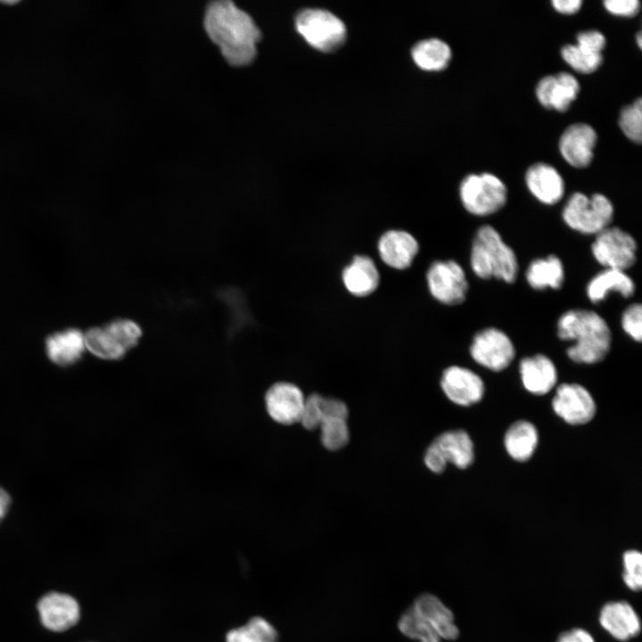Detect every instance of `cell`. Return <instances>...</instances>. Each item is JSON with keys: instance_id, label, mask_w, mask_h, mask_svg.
<instances>
[{"instance_id": "6da1fadb", "label": "cell", "mask_w": 642, "mask_h": 642, "mask_svg": "<svg viewBox=\"0 0 642 642\" xmlns=\"http://www.w3.org/2000/svg\"><path fill=\"white\" fill-rule=\"evenodd\" d=\"M204 28L230 64L243 66L255 58L260 31L251 17L233 2H211L206 9Z\"/></svg>"}, {"instance_id": "7a4b0ae2", "label": "cell", "mask_w": 642, "mask_h": 642, "mask_svg": "<svg viewBox=\"0 0 642 642\" xmlns=\"http://www.w3.org/2000/svg\"><path fill=\"white\" fill-rule=\"evenodd\" d=\"M557 335L563 341H574L566 353L576 363L600 362L611 348L609 325L599 314L589 309H573L563 313L557 322Z\"/></svg>"}, {"instance_id": "3957f363", "label": "cell", "mask_w": 642, "mask_h": 642, "mask_svg": "<svg viewBox=\"0 0 642 642\" xmlns=\"http://www.w3.org/2000/svg\"><path fill=\"white\" fill-rule=\"evenodd\" d=\"M471 267L482 279L496 278L514 283L518 273L516 255L491 226L484 225L477 230L471 250Z\"/></svg>"}, {"instance_id": "277c9868", "label": "cell", "mask_w": 642, "mask_h": 642, "mask_svg": "<svg viewBox=\"0 0 642 642\" xmlns=\"http://www.w3.org/2000/svg\"><path fill=\"white\" fill-rule=\"evenodd\" d=\"M562 217L570 228L584 235H597L609 226L613 206L604 194L588 197L576 192L566 202Z\"/></svg>"}, {"instance_id": "5b68a950", "label": "cell", "mask_w": 642, "mask_h": 642, "mask_svg": "<svg viewBox=\"0 0 642 642\" xmlns=\"http://www.w3.org/2000/svg\"><path fill=\"white\" fill-rule=\"evenodd\" d=\"M459 195L469 213L488 216L504 207L507 191L500 178L493 174H471L461 182Z\"/></svg>"}, {"instance_id": "8992f818", "label": "cell", "mask_w": 642, "mask_h": 642, "mask_svg": "<svg viewBox=\"0 0 642 642\" xmlns=\"http://www.w3.org/2000/svg\"><path fill=\"white\" fill-rule=\"evenodd\" d=\"M295 27L312 47L322 52L339 48L344 43L347 34L342 21L323 9L301 11L296 16Z\"/></svg>"}, {"instance_id": "52a82bcc", "label": "cell", "mask_w": 642, "mask_h": 642, "mask_svg": "<svg viewBox=\"0 0 642 642\" xmlns=\"http://www.w3.org/2000/svg\"><path fill=\"white\" fill-rule=\"evenodd\" d=\"M591 251L605 268L625 271L636 262L637 243L620 227L608 226L596 235Z\"/></svg>"}, {"instance_id": "ba28073f", "label": "cell", "mask_w": 642, "mask_h": 642, "mask_svg": "<svg viewBox=\"0 0 642 642\" xmlns=\"http://www.w3.org/2000/svg\"><path fill=\"white\" fill-rule=\"evenodd\" d=\"M470 354L479 365L499 372L511 364L515 350L506 333L496 327H488L474 335Z\"/></svg>"}, {"instance_id": "9c48e42d", "label": "cell", "mask_w": 642, "mask_h": 642, "mask_svg": "<svg viewBox=\"0 0 642 642\" xmlns=\"http://www.w3.org/2000/svg\"><path fill=\"white\" fill-rule=\"evenodd\" d=\"M432 295L441 303L457 305L465 300L468 283L462 267L454 260L435 261L427 272Z\"/></svg>"}, {"instance_id": "30bf717a", "label": "cell", "mask_w": 642, "mask_h": 642, "mask_svg": "<svg viewBox=\"0 0 642 642\" xmlns=\"http://www.w3.org/2000/svg\"><path fill=\"white\" fill-rule=\"evenodd\" d=\"M555 413L570 424H584L596 414L593 397L578 383H562L552 400Z\"/></svg>"}, {"instance_id": "8fae6325", "label": "cell", "mask_w": 642, "mask_h": 642, "mask_svg": "<svg viewBox=\"0 0 642 642\" xmlns=\"http://www.w3.org/2000/svg\"><path fill=\"white\" fill-rule=\"evenodd\" d=\"M305 398L300 389L287 382L274 383L265 394L268 416L284 425L300 423Z\"/></svg>"}, {"instance_id": "7c38bea8", "label": "cell", "mask_w": 642, "mask_h": 642, "mask_svg": "<svg viewBox=\"0 0 642 642\" xmlns=\"http://www.w3.org/2000/svg\"><path fill=\"white\" fill-rule=\"evenodd\" d=\"M440 386L449 400L460 406L480 401L484 394V383L472 370L452 366L443 371Z\"/></svg>"}, {"instance_id": "4fadbf2b", "label": "cell", "mask_w": 642, "mask_h": 642, "mask_svg": "<svg viewBox=\"0 0 642 642\" xmlns=\"http://www.w3.org/2000/svg\"><path fill=\"white\" fill-rule=\"evenodd\" d=\"M42 624L53 631H64L79 620V605L75 598L67 594L50 592L37 603Z\"/></svg>"}, {"instance_id": "5bb4252c", "label": "cell", "mask_w": 642, "mask_h": 642, "mask_svg": "<svg viewBox=\"0 0 642 642\" xmlns=\"http://www.w3.org/2000/svg\"><path fill=\"white\" fill-rule=\"evenodd\" d=\"M597 133L586 123L569 126L559 140V150L564 160L576 168L587 167L592 160Z\"/></svg>"}, {"instance_id": "9a60e30c", "label": "cell", "mask_w": 642, "mask_h": 642, "mask_svg": "<svg viewBox=\"0 0 642 642\" xmlns=\"http://www.w3.org/2000/svg\"><path fill=\"white\" fill-rule=\"evenodd\" d=\"M599 623L613 638L628 641L641 630L640 619L630 604L626 601H611L603 605Z\"/></svg>"}, {"instance_id": "2e32d148", "label": "cell", "mask_w": 642, "mask_h": 642, "mask_svg": "<svg viewBox=\"0 0 642 642\" xmlns=\"http://www.w3.org/2000/svg\"><path fill=\"white\" fill-rule=\"evenodd\" d=\"M580 90L577 79L568 72L542 78L537 85L536 95L539 103L548 109L566 111Z\"/></svg>"}, {"instance_id": "e0dca14e", "label": "cell", "mask_w": 642, "mask_h": 642, "mask_svg": "<svg viewBox=\"0 0 642 642\" xmlns=\"http://www.w3.org/2000/svg\"><path fill=\"white\" fill-rule=\"evenodd\" d=\"M415 237L406 231L390 230L383 234L378 243L382 260L396 269L408 268L418 251Z\"/></svg>"}, {"instance_id": "ac0fdd59", "label": "cell", "mask_w": 642, "mask_h": 642, "mask_svg": "<svg viewBox=\"0 0 642 642\" xmlns=\"http://www.w3.org/2000/svg\"><path fill=\"white\" fill-rule=\"evenodd\" d=\"M414 610L423 617L440 638L455 640L459 630L455 623L452 611L436 596L429 593L420 595L414 602Z\"/></svg>"}, {"instance_id": "d6986e66", "label": "cell", "mask_w": 642, "mask_h": 642, "mask_svg": "<svg viewBox=\"0 0 642 642\" xmlns=\"http://www.w3.org/2000/svg\"><path fill=\"white\" fill-rule=\"evenodd\" d=\"M530 192L542 203L552 205L558 202L564 192V183L558 171L545 163L531 166L525 175Z\"/></svg>"}, {"instance_id": "ffe728a7", "label": "cell", "mask_w": 642, "mask_h": 642, "mask_svg": "<svg viewBox=\"0 0 642 642\" xmlns=\"http://www.w3.org/2000/svg\"><path fill=\"white\" fill-rule=\"evenodd\" d=\"M520 374L525 389L536 395L547 393L557 381L555 364L542 354L523 358L520 362Z\"/></svg>"}, {"instance_id": "44dd1931", "label": "cell", "mask_w": 642, "mask_h": 642, "mask_svg": "<svg viewBox=\"0 0 642 642\" xmlns=\"http://www.w3.org/2000/svg\"><path fill=\"white\" fill-rule=\"evenodd\" d=\"M86 349L84 333L69 328L51 334L45 340V351L49 359L61 366L75 364Z\"/></svg>"}, {"instance_id": "7402d4cb", "label": "cell", "mask_w": 642, "mask_h": 642, "mask_svg": "<svg viewBox=\"0 0 642 642\" xmlns=\"http://www.w3.org/2000/svg\"><path fill=\"white\" fill-rule=\"evenodd\" d=\"M432 444L446 464L451 463L460 469H465L473 461V441L468 433L463 430L443 432Z\"/></svg>"}, {"instance_id": "603a6c76", "label": "cell", "mask_w": 642, "mask_h": 642, "mask_svg": "<svg viewBox=\"0 0 642 642\" xmlns=\"http://www.w3.org/2000/svg\"><path fill=\"white\" fill-rule=\"evenodd\" d=\"M347 290L355 296L363 297L372 293L379 284V272L368 256H355L342 272Z\"/></svg>"}, {"instance_id": "cb8c5ba5", "label": "cell", "mask_w": 642, "mask_h": 642, "mask_svg": "<svg viewBox=\"0 0 642 642\" xmlns=\"http://www.w3.org/2000/svg\"><path fill=\"white\" fill-rule=\"evenodd\" d=\"M610 292H615L624 298H630L635 292V284L625 271L605 268L588 282L586 292L592 303H599Z\"/></svg>"}, {"instance_id": "d4e9b609", "label": "cell", "mask_w": 642, "mask_h": 642, "mask_svg": "<svg viewBox=\"0 0 642 642\" xmlns=\"http://www.w3.org/2000/svg\"><path fill=\"white\" fill-rule=\"evenodd\" d=\"M539 440L536 427L530 422L519 420L506 431L504 444L509 456L524 462L533 455Z\"/></svg>"}, {"instance_id": "484cf974", "label": "cell", "mask_w": 642, "mask_h": 642, "mask_svg": "<svg viewBox=\"0 0 642 642\" xmlns=\"http://www.w3.org/2000/svg\"><path fill=\"white\" fill-rule=\"evenodd\" d=\"M526 280L534 290L562 287L564 280V269L561 259L556 255L532 260L525 274Z\"/></svg>"}, {"instance_id": "4316f807", "label": "cell", "mask_w": 642, "mask_h": 642, "mask_svg": "<svg viewBox=\"0 0 642 642\" xmlns=\"http://www.w3.org/2000/svg\"><path fill=\"white\" fill-rule=\"evenodd\" d=\"M416 64L424 70H441L451 58L449 46L440 39L430 38L418 42L412 49Z\"/></svg>"}, {"instance_id": "83f0119b", "label": "cell", "mask_w": 642, "mask_h": 642, "mask_svg": "<svg viewBox=\"0 0 642 642\" xmlns=\"http://www.w3.org/2000/svg\"><path fill=\"white\" fill-rule=\"evenodd\" d=\"M84 336L86 349L99 358L117 360L128 352L105 326L90 328Z\"/></svg>"}, {"instance_id": "f1b7e54d", "label": "cell", "mask_w": 642, "mask_h": 642, "mask_svg": "<svg viewBox=\"0 0 642 642\" xmlns=\"http://www.w3.org/2000/svg\"><path fill=\"white\" fill-rule=\"evenodd\" d=\"M226 641L278 642V633L264 618L253 617L245 625L228 631Z\"/></svg>"}, {"instance_id": "f546056e", "label": "cell", "mask_w": 642, "mask_h": 642, "mask_svg": "<svg viewBox=\"0 0 642 642\" xmlns=\"http://www.w3.org/2000/svg\"><path fill=\"white\" fill-rule=\"evenodd\" d=\"M399 631L420 642H440V638L431 625L413 607L407 610L398 622Z\"/></svg>"}, {"instance_id": "4dcf8cb0", "label": "cell", "mask_w": 642, "mask_h": 642, "mask_svg": "<svg viewBox=\"0 0 642 642\" xmlns=\"http://www.w3.org/2000/svg\"><path fill=\"white\" fill-rule=\"evenodd\" d=\"M319 429L321 442L329 450L341 449L350 440V431L345 418H325L322 421Z\"/></svg>"}, {"instance_id": "1f68e13d", "label": "cell", "mask_w": 642, "mask_h": 642, "mask_svg": "<svg viewBox=\"0 0 642 642\" xmlns=\"http://www.w3.org/2000/svg\"><path fill=\"white\" fill-rule=\"evenodd\" d=\"M563 59L581 73L595 71L602 62V54L581 48L577 45H565L561 50Z\"/></svg>"}, {"instance_id": "d6a6232c", "label": "cell", "mask_w": 642, "mask_h": 642, "mask_svg": "<svg viewBox=\"0 0 642 642\" xmlns=\"http://www.w3.org/2000/svg\"><path fill=\"white\" fill-rule=\"evenodd\" d=\"M620 127L630 140L640 143L642 139V100L638 98L632 104L625 106L620 114Z\"/></svg>"}, {"instance_id": "836d02e7", "label": "cell", "mask_w": 642, "mask_h": 642, "mask_svg": "<svg viewBox=\"0 0 642 642\" xmlns=\"http://www.w3.org/2000/svg\"><path fill=\"white\" fill-rule=\"evenodd\" d=\"M623 572L622 580L632 591H640L642 588V555L636 549L624 552L622 556Z\"/></svg>"}, {"instance_id": "e575fe53", "label": "cell", "mask_w": 642, "mask_h": 642, "mask_svg": "<svg viewBox=\"0 0 642 642\" xmlns=\"http://www.w3.org/2000/svg\"><path fill=\"white\" fill-rule=\"evenodd\" d=\"M105 327L115 335L128 351L136 345L142 336L140 325L129 319H115Z\"/></svg>"}, {"instance_id": "d590c367", "label": "cell", "mask_w": 642, "mask_h": 642, "mask_svg": "<svg viewBox=\"0 0 642 642\" xmlns=\"http://www.w3.org/2000/svg\"><path fill=\"white\" fill-rule=\"evenodd\" d=\"M621 327L624 332L638 342L642 339V306L639 303L630 305L622 313Z\"/></svg>"}, {"instance_id": "8d00e7d4", "label": "cell", "mask_w": 642, "mask_h": 642, "mask_svg": "<svg viewBox=\"0 0 642 642\" xmlns=\"http://www.w3.org/2000/svg\"><path fill=\"white\" fill-rule=\"evenodd\" d=\"M321 398L317 393L310 394L305 399L300 423L307 430L319 428L322 422Z\"/></svg>"}, {"instance_id": "74e56055", "label": "cell", "mask_w": 642, "mask_h": 642, "mask_svg": "<svg viewBox=\"0 0 642 642\" xmlns=\"http://www.w3.org/2000/svg\"><path fill=\"white\" fill-rule=\"evenodd\" d=\"M577 45L588 51L601 54L605 45V38L597 30L583 31L577 36Z\"/></svg>"}, {"instance_id": "f35d334b", "label": "cell", "mask_w": 642, "mask_h": 642, "mask_svg": "<svg viewBox=\"0 0 642 642\" xmlns=\"http://www.w3.org/2000/svg\"><path fill=\"white\" fill-rule=\"evenodd\" d=\"M604 5L611 13L621 16L635 15L640 7L638 0H605Z\"/></svg>"}, {"instance_id": "ab89813d", "label": "cell", "mask_w": 642, "mask_h": 642, "mask_svg": "<svg viewBox=\"0 0 642 642\" xmlns=\"http://www.w3.org/2000/svg\"><path fill=\"white\" fill-rule=\"evenodd\" d=\"M424 464L433 473H442L447 464L442 459L440 455L439 454L438 450L435 449V447L431 444L428 449L425 451L424 454Z\"/></svg>"}, {"instance_id": "60d3db41", "label": "cell", "mask_w": 642, "mask_h": 642, "mask_svg": "<svg viewBox=\"0 0 642 642\" xmlns=\"http://www.w3.org/2000/svg\"><path fill=\"white\" fill-rule=\"evenodd\" d=\"M556 642H596L593 636L584 629L574 628L559 635Z\"/></svg>"}, {"instance_id": "b9f144b4", "label": "cell", "mask_w": 642, "mask_h": 642, "mask_svg": "<svg viewBox=\"0 0 642 642\" xmlns=\"http://www.w3.org/2000/svg\"><path fill=\"white\" fill-rule=\"evenodd\" d=\"M581 0H553L552 4L556 11L562 13L572 14L581 6Z\"/></svg>"}, {"instance_id": "7bdbcfd3", "label": "cell", "mask_w": 642, "mask_h": 642, "mask_svg": "<svg viewBox=\"0 0 642 642\" xmlns=\"http://www.w3.org/2000/svg\"><path fill=\"white\" fill-rule=\"evenodd\" d=\"M11 504V498L8 492L0 487V522L7 514Z\"/></svg>"}, {"instance_id": "ee69618b", "label": "cell", "mask_w": 642, "mask_h": 642, "mask_svg": "<svg viewBox=\"0 0 642 642\" xmlns=\"http://www.w3.org/2000/svg\"><path fill=\"white\" fill-rule=\"evenodd\" d=\"M18 2H19V1H16V0H4V1H1V3L5 4H17Z\"/></svg>"}, {"instance_id": "f6af8a7d", "label": "cell", "mask_w": 642, "mask_h": 642, "mask_svg": "<svg viewBox=\"0 0 642 642\" xmlns=\"http://www.w3.org/2000/svg\"><path fill=\"white\" fill-rule=\"evenodd\" d=\"M641 37H642L641 33L638 32L637 35V41H638L639 47H641Z\"/></svg>"}]
</instances>
